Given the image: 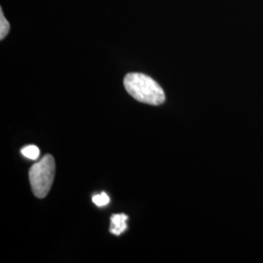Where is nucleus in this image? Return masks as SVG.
I'll list each match as a JSON object with an SVG mask.
<instances>
[{"label":"nucleus","mask_w":263,"mask_h":263,"mask_svg":"<svg viewBox=\"0 0 263 263\" xmlns=\"http://www.w3.org/2000/svg\"><path fill=\"white\" fill-rule=\"evenodd\" d=\"M124 87L135 100L143 104L160 105L166 100L162 87L143 73L133 72L127 74L124 78Z\"/></svg>","instance_id":"obj_1"},{"label":"nucleus","mask_w":263,"mask_h":263,"mask_svg":"<svg viewBox=\"0 0 263 263\" xmlns=\"http://www.w3.org/2000/svg\"><path fill=\"white\" fill-rule=\"evenodd\" d=\"M56 164L52 155H45L29 170V181L35 197L42 199L48 195L55 178Z\"/></svg>","instance_id":"obj_2"},{"label":"nucleus","mask_w":263,"mask_h":263,"mask_svg":"<svg viewBox=\"0 0 263 263\" xmlns=\"http://www.w3.org/2000/svg\"><path fill=\"white\" fill-rule=\"evenodd\" d=\"M128 216L125 214H118V215H113L110 218V233L114 235L119 236L122 234L124 231L127 230V220H128Z\"/></svg>","instance_id":"obj_3"},{"label":"nucleus","mask_w":263,"mask_h":263,"mask_svg":"<svg viewBox=\"0 0 263 263\" xmlns=\"http://www.w3.org/2000/svg\"><path fill=\"white\" fill-rule=\"evenodd\" d=\"M21 152L25 157L30 160H36L40 155V151L36 145L26 146L21 151Z\"/></svg>","instance_id":"obj_4"},{"label":"nucleus","mask_w":263,"mask_h":263,"mask_svg":"<svg viewBox=\"0 0 263 263\" xmlns=\"http://www.w3.org/2000/svg\"><path fill=\"white\" fill-rule=\"evenodd\" d=\"M10 30L9 22L4 17L3 11L0 10V39H4L8 34Z\"/></svg>","instance_id":"obj_5"},{"label":"nucleus","mask_w":263,"mask_h":263,"mask_svg":"<svg viewBox=\"0 0 263 263\" xmlns=\"http://www.w3.org/2000/svg\"><path fill=\"white\" fill-rule=\"evenodd\" d=\"M92 200H93L95 205H97L98 207H104V206H106V205L109 203V201H110L108 195H107L105 192H102V193L99 194V195H95Z\"/></svg>","instance_id":"obj_6"}]
</instances>
